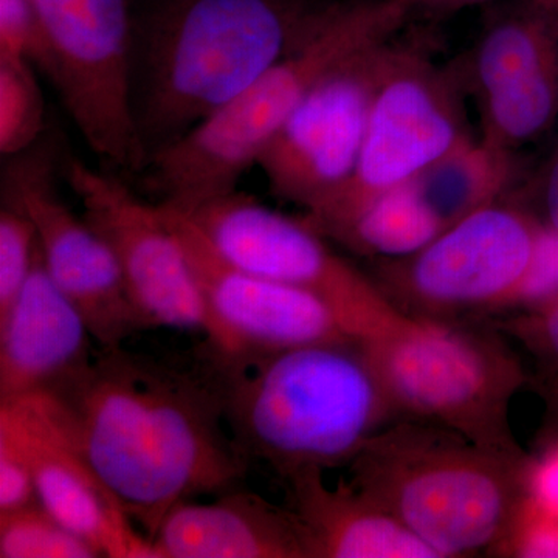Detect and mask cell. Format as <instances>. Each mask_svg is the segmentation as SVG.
<instances>
[{"instance_id":"6da1fadb","label":"cell","mask_w":558,"mask_h":558,"mask_svg":"<svg viewBox=\"0 0 558 558\" xmlns=\"http://www.w3.org/2000/svg\"><path fill=\"white\" fill-rule=\"evenodd\" d=\"M49 399L84 457L150 539L180 502L240 486L248 461L231 438L211 371L191 374L123 347Z\"/></svg>"},{"instance_id":"7a4b0ae2","label":"cell","mask_w":558,"mask_h":558,"mask_svg":"<svg viewBox=\"0 0 558 558\" xmlns=\"http://www.w3.org/2000/svg\"><path fill=\"white\" fill-rule=\"evenodd\" d=\"M344 2L137 0L130 105L146 161L307 43Z\"/></svg>"},{"instance_id":"3957f363","label":"cell","mask_w":558,"mask_h":558,"mask_svg":"<svg viewBox=\"0 0 558 558\" xmlns=\"http://www.w3.org/2000/svg\"><path fill=\"white\" fill-rule=\"evenodd\" d=\"M242 457L284 481L348 468L399 421L360 339L322 341L209 366Z\"/></svg>"},{"instance_id":"277c9868","label":"cell","mask_w":558,"mask_h":558,"mask_svg":"<svg viewBox=\"0 0 558 558\" xmlns=\"http://www.w3.org/2000/svg\"><path fill=\"white\" fill-rule=\"evenodd\" d=\"M535 457H501L458 433L399 418L348 465L351 483L438 558L494 554L531 487Z\"/></svg>"},{"instance_id":"5b68a950","label":"cell","mask_w":558,"mask_h":558,"mask_svg":"<svg viewBox=\"0 0 558 558\" xmlns=\"http://www.w3.org/2000/svg\"><path fill=\"white\" fill-rule=\"evenodd\" d=\"M409 13L398 0H347L307 43L153 154L138 175L143 189L157 204L182 213L234 193L312 86L355 54L387 43Z\"/></svg>"},{"instance_id":"8992f818","label":"cell","mask_w":558,"mask_h":558,"mask_svg":"<svg viewBox=\"0 0 558 558\" xmlns=\"http://www.w3.org/2000/svg\"><path fill=\"white\" fill-rule=\"evenodd\" d=\"M360 341L400 417L501 457H531L510 425L512 400L531 376L498 329L407 317Z\"/></svg>"},{"instance_id":"52a82bcc","label":"cell","mask_w":558,"mask_h":558,"mask_svg":"<svg viewBox=\"0 0 558 558\" xmlns=\"http://www.w3.org/2000/svg\"><path fill=\"white\" fill-rule=\"evenodd\" d=\"M46 61L40 72L60 94L92 153L121 178L146 165L132 121L130 72L137 0H32Z\"/></svg>"},{"instance_id":"ba28073f","label":"cell","mask_w":558,"mask_h":558,"mask_svg":"<svg viewBox=\"0 0 558 558\" xmlns=\"http://www.w3.org/2000/svg\"><path fill=\"white\" fill-rule=\"evenodd\" d=\"M542 230L520 209L488 204L416 255L385 260L377 284L409 317L464 322L521 299Z\"/></svg>"},{"instance_id":"9c48e42d","label":"cell","mask_w":558,"mask_h":558,"mask_svg":"<svg viewBox=\"0 0 558 558\" xmlns=\"http://www.w3.org/2000/svg\"><path fill=\"white\" fill-rule=\"evenodd\" d=\"M220 255L242 269L306 290L328 303L359 337L403 322L376 279L333 253L304 219L267 208L240 191L185 213Z\"/></svg>"},{"instance_id":"30bf717a","label":"cell","mask_w":558,"mask_h":558,"mask_svg":"<svg viewBox=\"0 0 558 558\" xmlns=\"http://www.w3.org/2000/svg\"><path fill=\"white\" fill-rule=\"evenodd\" d=\"M380 51L368 124L354 174L307 211V223L329 238L377 194L417 178L468 142L453 98L421 62Z\"/></svg>"},{"instance_id":"8fae6325","label":"cell","mask_w":558,"mask_h":558,"mask_svg":"<svg viewBox=\"0 0 558 558\" xmlns=\"http://www.w3.org/2000/svg\"><path fill=\"white\" fill-rule=\"evenodd\" d=\"M62 159L58 138L50 135L7 159L2 201L20 205L35 223L47 271L78 307L97 347H123L149 326L132 303L108 242L58 193Z\"/></svg>"},{"instance_id":"7c38bea8","label":"cell","mask_w":558,"mask_h":558,"mask_svg":"<svg viewBox=\"0 0 558 558\" xmlns=\"http://www.w3.org/2000/svg\"><path fill=\"white\" fill-rule=\"evenodd\" d=\"M159 207L199 286L211 357H258L303 344L359 339L318 296L242 269L220 255L185 213Z\"/></svg>"},{"instance_id":"4fadbf2b","label":"cell","mask_w":558,"mask_h":558,"mask_svg":"<svg viewBox=\"0 0 558 558\" xmlns=\"http://www.w3.org/2000/svg\"><path fill=\"white\" fill-rule=\"evenodd\" d=\"M62 178L78 196L84 218L116 255L132 303L149 329L174 328L207 333L199 286L185 250L159 204H149L128 179L97 170L64 153Z\"/></svg>"},{"instance_id":"5bb4252c","label":"cell","mask_w":558,"mask_h":558,"mask_svg":"<svg viewBox=\"0 0 558 558\" xmlns=\"http://www.w3.org/2000/svg\"><path fill=\"white\" fill-rule=\"evenodd\" d=\"M385 44L326 73L260 154L256 165L279 199L312 211L352 178Z\"/></svg>"},{"instance_id":"9a60e30c","label":"cell","mask_w":558,"mask_h":558,"mask_svg":"<svg viewBox=\"0 0 558 558\" xmlns=\"http://www.w3.org/2000/svg\"><path fill=\"white\" fill-rule=\"evenodd\" d=\"M0 427L31 462L40 505L101 557L161 558L76 446L49 396L0 402Z\"/></svg>"},{"instance_id":"2e32d148","label":"cell","mask_w":558,"mask_h":558,"mask_svg":"<svg viewBox=\"0 0 558 558\" xmlns=\"http://www.w3.org/2000/svg\"><path fill=\"white\" fill-rule=\"evenodd\" d=\"M94 343L78 307L47 271L38 241L31 277L0 318V402L65 387L90 365Z\"/></svg>"},{"instance_id":"e0dca14e","label":"cell","mask_w":558,"mask_h":558,"mask_svg":"<svg viewBox=\"0 0 558 558\" xmlns=\"http://www.w3.org/2000/svg\"><path fill=\"white\" fill-rule=\"evenodd\" d=\"M161 558H310L299 520L253 492L180 502L153 539Z\"/></svg>"},{"instance_id":"ac0fdd59","label":"cell","mask_w":558,"mask_h":558,"mask_svg":"<svg viewBox=\"0 0 558 558\" xmlns=\"http://www.w3.org/2000/svg\"><path fill=\"white\" fill-rule=\"evenodd\" d=\"M289 506L310 558H438L413 532L351 481L329 487L325 473L288 483Z\"/></svg>"},{"instance_id":"d6986e66","label":"cell","mask_w":558,"mask_h":558,"mask_svg":"<svg viewBox=\"0 0 558 558\" xmlns=\"http://www.w3.org/2000/svg\"><path fill=\"white\" fill-rule=\"evenodd\" d=\"M446 230L413 180L384 191L329 238L384 260L409 258Z\"/></svg>"},{"instance_id":"ffe728a7","label":"cell","mask_w":558,"mask_h":558,"mask_svg":"<svg viewBox=\"0 0 558 558\" xmlns=\"http://www.w3.org/2000/svg\"><path fill=\"white\" fill-rule=\"evenodd\" d=\"M413 182L447 229L492 204L505 182V157L487 143L476 146L468 140Z\"/></svg>"},{"instance_id":"44dd1931","label":"cell","mask_w":558,"mask_h":558,"mask_svg":"<svg viewBox=\"0 0 558 558\" xmlns=\"http://www.w3.org/2000/svg\"><path fill=\"white\" fill-rule=\"evenodd\" d=\"M31 61L0 53V156L10 159L46 135V102Z\"/></svg>"},{"instance_id":"7402d4cb","label":"cell","mask_w":558,"mask_h":558,"mask_svg":"<svg viewBox=\"0 0 558 558\" xmlns=\"http://www.w3.org/2000/svg\"><path fill=\"white\" fill-rule=\"evenodd\" d=\"M89 542L40 502L0 513V558H97Z\"/></svg>"},{"instance_id":"603a6c76","label":"cell","mask_w":558,"mask_h":558,"mask_svg":"<svg viewBox=\"0 0 558 558\" xmlns=\"http://www.w3.org/2000/svg\"><path fill=\"white\" fill-rule=\"evenodd\" d=\"M506 339L515 340L532 360L531 385L546 403V414L558 410V292L520 314L498 322Z\"/></svg>"},{"instance_id":"cb8c5ba5","label":"cell","mask_w":558,"mask_h":558,"mask_svg":"<svg viewBox=\"0 0 558 558\" xmlns=\"http://www.w3.org/2000/svg\"><path fill=\"white\" fill-rule=\"evenodd\" d=\"M38 252V233L27 213L2 201L0 205V318L5 317L31 277Z\"/></svg>"},{"instance_id":"d4e9b609","label":"cell","mask_w":558,"mask_h":558,"mask_svg":"<svg viewBox=\"0 0 558 558\" xmlns=\"http://www.w3.org/2000/svg\"><path fill=\"white\" fill-rule=\"evenodd\" d=\"M494 556L558 557V513L527 494Z\"/></svg>"},{"instance_id":"484cf974","label":"cell","mask_w":558,"mask_h":558,"mask_svg":"<svg viewBox=\"0 0 558 558\" xmlns=\"http://www.w3.org/2000/svg\"><path fill=\"white\" fill-rule=\"evenodd\" d=\"M39 502L31 462L21 444L0 427V513Z\"/></svg>"},{"instance_id":"4316f807","label":"cell","mask_w":558,"mask_h":558,"mask_svg":"<svg viewBox=\"0 0 558 558\" xmlns=\"http://www.w3.org/2000/svg\"><path fill=\"white\" fill-rule=\"evenodd\" d=\"M556 292H558V231L543 226L537 252H535L526 284L521 292V299L538 303Z\"/></svg>"},{"instance_id":"83f0119b","label":"cell","mask_w":558,"mask_h":558,"mask_svg":"<svg viewBox=\"0 0 558 558\" xmlns=\"http://www.w3.org/2000/svg\"><path fill=\"white\" fill-rule=\"evenodd\" d=\"M538 447L539 457H535L532 468L529 494L539 505L558 513V440Z\"/></svg>"},{"instance_id":"f1b7e54d","label":"cell","mask_w":558,"mask_h":558,"mask_svg":"<svg viewBox=\"0 0 558 558\" xmlns=\"http://www.w3.org/2000/svg\"><path fill=\"white\" fill-rule=\"evenodd\" d=\"M542 208L546 219L545 227L558 231V154L543 182Z\"/></svg>"},{"instance_id":"f546056e","label":"cell","mask_w":558,"mask_h":558,"mask_svg":"<svg viewBox=\"0 0 558 558\" xmlns=\"http://www.w3.org/2000/svg\"><path fill=\"white\" fill-rule=\"evenodd\" d=\"M490 0H428L422 9L433 14H449L454 11L465 9V7L478 5V3H487Z\"/></svg>"},{"instance_id":"4dcf8cb0","label":"cell","mask_w":558,"mask_h":558,"mask_svg":"<svg viewBox=\"0 0 558 558\" xmlns=\"http://www.w3.org/2000/svg\"><path fill=\"white\" fill-rule=\"evenodd\" d=\"M558 440V410L546 414L545 424L539 432L538 446L543 444L556 442Z\"/></svg>"},{"instance_id":"1f68e13d","label":"cell","mask_w":558,"mask_h":558,"mask_svg":"<svg viewBox=\"0 0 558 558\" xmlns=\"http://www.w3.org/2000/svg\"><path fill=\"white\" fill-rule=\"evenodd\" d=\"M398 2L402 3V5L411 13L413 10L422 9L428 0H398Z\"/></svg>"}]
</instances>
